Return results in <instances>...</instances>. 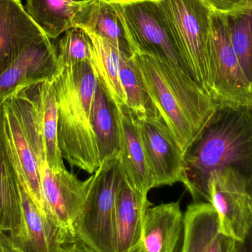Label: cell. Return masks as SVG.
<instances>
[{"mask_svg":"<svg viewBox=\"0 0 252 252\" xmlns=\"http://www.w3.org/2000/svg\"><path fill=\"white\" fill-rule=\"evenodd\" d=\"M209 203L216 209L222 232L244 241L252 226V188L250 181L232 167L216 170L208 182Z\"/></svg>","mask_w":252,"mask_h":252,"instance_id":"obj_8","label":"cell"},{"mask_svg":"<svg viewBox=\"0 0 252 252\" xmlns=\"http://www.w3.org/2000/svg\"><path fill=\"white\" fill-rule=\"evenodd\" d=\"M110 1L122 19L134 53L158 58L187 72L179 38L157 0Z\"/></svg>","mask_w":252,"mask_h":252,"instance_id":"obj_6","label":"cell"},{"mask_svg":"<svg viewBox=\"0 0 252 252\" xmlns=\"http://www.w3.org/2000/svg\"><path fill=\"white\" fill-rule=\"evenodd\" d=\"M47 38L20 0H0V75L25 50Z\"/></svg>","mask_w":252,"mask_h":252,"instance_id":"obj_12","label":"cell"},{"mask_svg":"<svg viewBox=\"0 0 252 252\" xmlns=\"http://www.w3.org/2000/svg\"><path fill=\"white\" fill-rule=\"evenodd\" d=\"M93 176L75 222V235L96 252H115L116 199L123 180L119 160L103 161Z\"/></svg>","mask_w":252,"mask_h":252,"instance_id":"obj_5","label":"cell"},{"mask_svg":"<svg viewBox=\"0 0 252 252\" xmlns=\"http://www.w3.org/2000/svg\"><path fill=\"white\" fill-rule=\"evenodd\" d=\"M152 205L148 194L132 188L123 176L115 213V252H139L144 219Z\"/></svg>","mask_w":252,"mask_h":252,"instance_id":"obj_17","label":"cell"},{"mask_svg":"<svg viewBox=\"0 0 252 252\" xmlns=\"http://www.w3.org/2000/svg\"><path fill=\"white\" fill-rule=\"evenodd\" d=\"M212 10L226 13L252 7V0H203Z\"/></svg>","mask_w":252,"mask_h":252,"instance_id":"obj_28","label":"cell"},{"mask_svg":"<svg viewBox=\"0 0 252 252\" xmlns=\"http://www.w3.org/2000/svg\"><path fill=\"white\" fill-rule=\"evenodd\" d=\"M57 53L60 66L91 61L93 55L91 38L81 28H71L59 41Z\"/></svg>","mask_w":252,"mask_h":252,"instance_id":"obj_27","label":"cell"},{"mask_svg":"<svg viewBox=\"0 0 252 252\" xmlns=\"http://www.w3.org/2000/svg\"><path fill=\"white\" fill-rule=\"evenodd\" d=\"M1 105L6 139L19 183L45 216L41 195L39 163L8 99L4 100Z\"/></svg>","mask_w":252,"mask_h":252,"instance_id":"obj_13","label":"cell"},{"mask_svg":"<svg viewBox=\"0 0 252 252\" xmlns=\"http://www.w3.org/2000/svg\"><path fill=\"white\" fill-rule=\"evenodd\" d=\"M210 97L220 106L252 109V87L232 48L223 13L212 10Z\"/></svg>","mask_w":252,"mask_h":252,"instance_id":"obj_7","label":"cell"},{"mask_svg":"<svg viewBox=\"0 0 252 252\" xmlns=\"http://www.w3.org/2000/svg\"><path fill=\"white\" fill-rule=\"evenodd\" d=\"M40 174L46 217L67 239L76 238L75 222L94 176L81 181L66 167L54 172L47 164L41 167Z\"/></svg>","mask_w":252,"mask_h":252,"instance_id":"obj_9","label":"cell"},{"mask_svg":"<svg viewBox=\"0 0 252 252\" xmlns=\"http://www.w3.org/2000/svg\"><path fill=\"white\" fill-rule=\"evenodd\" d=\"M72 25L109 41L126 56L132 57L134 53L122 19L110 0H80Z\"/></svg>","mask_w":252,"mask_h":252,"instance_id":"obj_18","label":"cell"},{"mask_svg":"<svg viewBox=\"0 0 252 252\" xmlns=\"http://www.w3.org/2000/svg\"><path fill=\"white\" fill-rule=\"evenodd\" d=\"M235 241L225 235L210 203L189 204L184 216L182 252H232Z\"/></svg>","mask_w":252,"mask_h":252,"instance_id":"obj_15","label":"cell"},{"mask_svg":"<svg viewBox=\"0 0 252 252\" xmlns=\"http://www.w3.org/2000/svg\"><path fill=\"white\" fill-rule=\"evenodd\" d=\"M28 98L32 117L45 148L46 161L53 171L65 168L58 139L59 108L53 79L22 89Z\"/></svg>","mask_w":252,"mask_h":252,"instance_id":"obj_16","label":"cell"},{"mask_svg":"<svg viewBox=\"0 0 252 252\" xmlns=\"http://www.w3.org/2000/svg\"><path fill=\"white\" fill-rule=\"evenodd\" d=\"M59 108L58 139L72 167L93 174L100 166L91 123L97 77L91 61L61 66L53 78Z\"/></svg>","mask_w":252,"mask_h":252,"instance_id":"obj_3","label":"cell"},{"mask_svg":"<svg viewBox=\"0 0 252 252\" xmlns=\"http://www.w3.org/2000/svg\"><path fill=\"white\" fill-rule=\"evenodd\" d=\"M91 123L100 164L106 160L118 158L121 151V130L118 106L98 78Z\"/></svg>","mask_w":252,"mask_h":252,"instance_id":"obj_22","label":"cell"},{"mask_svg":"<svg viewBox=\"0 0 252 252\" xmlns=\"http://www.w3.org/2000/svg\"><path fill=\"white\" fill-rule=\"evenodd\" d=\"M60 69L57 48L50 39L34 44L0 75V103L22 89L53 80Z\"/></svg>","mask_w":252,"mask_h":252,"instance_id":"obj_11","label":"cell"},{"mask_svg":"<svg viewBox=\"0 0 252 252\" xmlns=\"http://www.w3.org/2000/svg\"><path fill=\"white\" fill-rule=\"evenodd\" d=\"M180 43L187 72L210 96L212 19L203 0H157Z\"/></svg>","mask_w":252,"mask_h":252,"instance_id":"obj_4","label":"cell"},{"mask_svg":"<svg viewBox=\"0 0 252 252\" xmlns=\"http://www.w3.org/2000/svg\"><path fill=\"white\" fill-rule=\"evenodd\" d=\"M0 231L8 233L11 240L19 238L23 231L19 179L6 139L1 103H0Z\"/></svg>","mask_w":252,"mask_h":252,"instance_id":"obj_20","label":"cell"},{"mask_svg":"<svg viewBox=\"0 0 252 252\" xmlns=\"http://www.w3.org/2000/svg\"><path fill=\"white\" fill-rule=\"evenodd\" d=\"M224 15L232 48L252 87V7Z\"/></svg>","mask_w":252,"mask_h":252,"instance_id":"obj_26","label":"cell"},{"mask_svg":"<svg viewBox=\"0 0 252 252\" xmlns=\"http://www.w3.org/2000/svg\"><path fill=\"white\" fill-rule=\"evenodd\" d=\"M121 130V151L118 160L126 182L134 189L148 194L157 188L141 138L136 117L126 106H118Z\"/></svg>","mask_w":252,"mask_h":252,"instance_id":"obj_14","label":"cell"},{"mask_svg":"<svg viewBox=\"0 0 252 252\" xmlns=\"http://www.w3.org/2000/svg\"><path fill=\"white\" fill-rule=\"evenodd\" d=\"M132 59L154 106L185 154L217 103L180 66L136 53Z\"/></svg>","mask_w":252,"mask_h":252,"instance_id":"obj_2","label":"cell"},{"mask_svg":"<svg viewBox=\"0 0 252 252\" xmlns=\"http://www.w3.org/2000/svg\"><path fill=\"white\" fill-rule=\"evenodd\" d=\"M232 252H252V226L244 241H235Z\"/></svg>","mask_w":252,"mask_h":252,"instance_id":"obj_31","label":"cell"},{"mask_svg":"<svg viewBox=\"0 0 252 252\" xmlns=\"http://www.w3.org/2000/svg\"><path fill=\"white\" fill-rule=\"evenodd\" d=\"M183 231L179 201L149 207L144 219L139 252H179Z\"/></svg>","mask_w":252,"mask_h":252,"instance_id":"obj_19","label":"cell"},{"mask_svg":"<svg viewBox=\"0 0 252 252\" xmlns=\"http://www.w3.org/2000/svg\"><path fill=\"white\" fill-rule=\"evenodd\" d=\"M19 192L23 231L19 238L12 241L24 252H62L63 244L70 240L67 239L41 213L20 183Z\"/></svg>","mask_w":252,"mask_h":252,"instance_id":"obj_21","label":"cell"},{"mask_svg":"<svg viewBox=\"0 0 252 252\" xmlns=\"http://www.w3.org/2000/svg\"><path fill=\"white\" fill-rule=\"evenodd\" d=\"M61 252H96L79 238H75L65 243Z\"/></svg>","mask_w":252,"mask_h":252,"instance_id":"obj_29","label":"cell"},{"mask_svg":"<svg viewBox=\"0 0 252 252\" xmlns=\"http://www.w3.org/2000/svg\"><path fill=\"white\" fill-rule=\"evenodd\" d=\"M228 167L246 176L252 188V109L218 105L184 154L182 183L194 202L209 203L210 175Z\"/></svg>","mask_w":252,"mask_h":252,"instance_id":"obj_1","label":"cell"},{"mask_svg":"<svg viewBox=\"0 0 252 252\" xmlns=\"http://www.w3.org/2000/svg\"><path fill=\"white\" fill-rule=\"evenodd\" d=\"M0 252H24L10 239L5 232L0 231Z\"/></svg>","mask_w":252,"mask_h":252,"instance_id":"obj_30","label":"cell"},{"mask_svg":"<svg viewBox=\"0 0 252 252\" xmlns=\"http://www.w3.org/2000/svg\"></svg>","mask_w":252,"mask_h":252,"instance_id":"obj_32","label":"cell"},{"mask_svg":"<svg viewBox=\"0 0 252 252\" xmlns=\"http://www.w3.org/2000/svg\"><path fill=\"white\" fill-rule=\"evenodd\" d=\"M136 121L157 188L182 182L184 153L161 115Z\"/></svg>","mask_w":252,"mask_h":252,"instance_id":"obj_10","label":"cell"},{"mask_svg":"<svg viewBox=\"0 0 252 252\" xmlns=\"http://www.w3.org/2000/svg\"><path fill=\"white\" fill-rule=\"evenodd\" d=\"M25 8L49 39H55L73 28L80 0H25Z\"/></svg>","mask_w":252,"mask_h":252,"instance_id":"obj_23","label":"cell"},{"mask_svg":"<svg viewBox=\"0 0 252 252\" xmlns=\"http://www.w3.org/2000/svg\"><path fill=\"white\" fill-rule=\"evenodd\" d=\"M120 78L126 106L139 119L158 116L132 57L121 54Z\"/></svg>","mask_w":252,"mask_h":252,"instance_id":"obj_25","label":"cell"},{"mask_svg":"<svg viewBox=\"0 0 252 252\" xmlns=\"http://www.w3.org/2000/svg\"><path fill=\"white\" fill-rule=\"evenodd\" d=\"M93 43L91 62L98 79L118 106H126L125 94L120 78L122 53L109 41L89 34Z\"/></svg>","mask_w":252,"mask_h":252,"instance_id":"obj_24","label":"cell"}]
</instances>
